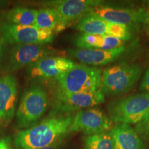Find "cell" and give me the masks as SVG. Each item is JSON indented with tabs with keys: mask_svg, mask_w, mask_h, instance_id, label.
Here are the masks:
<instances>
[{
	"mask_svg": "<svg viewBox=\"0 0 149 149\" xmlns=\"http://www.w3.org/2000/svg\"><path fill=\"white\" fill-rule=\"evenodd\" d=\"M126 51L124 46L113 50L102 49H83L71 48L68 53L72 57L77 59L80 62L88 66H104L113 62L120 57Z\"/></svg>",
	"mask_w": 149,
	"mask_h": 149,
	"instance_id": "5bb4252c",
	"label": "cell"
},
{
	"mask_svg": "<svg viewBox=\"0 0 149 149\" xmlns=\"http://www.w3.org/2000/svg\"><path fill=\"white\" fill-rule=\"evenodd\" d=\"M146 23V27H147V31H148L149 33V17L148 18H147V19L146 20V22H145Z\"/></svg>",
	"mask_w": 149,
	"mask_h": 149,
	"instance_id": "83f0119b",
	"label": "cell"
},
{
	"mask_svg": "<svg viewBox=\"0 0 149 149\" xmlns=\"http://www.w3.org/2000/svg\"><path fill=\"white\" fill-rule=\"evenodd\" d=\"M101 3V1L95 0H64L49 1L48 4L53 6L52 7L59 12L61 24L58 32H60L72 22L79 20Z\"/></svg>",
	"mask_w": 149,
	"mask_h": 149,
	"instance_id": "8fae6325",
	"label": "cell"
},
{
	"mask_svg": "<svg viewBox=\"0 0 149 149\" xmlns=\"http://www.w3.org/2000/svg\"><path fill=\"white\" fill-rule=\"evenodd\" d=\"M72 120L71 114L53 115L32 127L19 131L15 136V146L17 149L50 146L69 132Z\"/></svg>",
	"mask_w": 149,
	"mask_h": 149,
	"instance_id": "6da1fadb",
	"label": "cell"
},
{
	"mask_svg": "<svg viewBox=\"0 0 149 149\" xmlns=\"http://www.w3.org/2000/svg\"><path fill=\"white\" fill-rule=\"evenodd\" d=\"M55 51L46 45L16 44L11 48L7 70L13 72L34 64L40 59L51 57Z\"/></svg>",
	"mask_w": 149,
	"mask_h": 149,
	"instance_id": "30bf717a",
	"label": "cell"
},
{
	"mask_svg": "<svg viewBox=\"0 0 149 149\" xmlns=\"http://www.w3.org/2000/svg\"><path fill=\"white\" fill-rule=\"evenodd\" d=\"M64 138V137H63ZM63 138L59 139L56 142L53 143V144L50 145V146H45V147H41V148H29V149H60L62 145Z\"/></svg>",
	"mask_w": 149,
	"mask_h": 149,
	"instance_id": "4316f807",
	"label": "cell"
},
{
	"mask_svg": "<svg viewBox=\"0 0 149 149\" xmlns=\"http://www.w3.org/2000/svg\"><path fill=\"white\" fill-rule=\"evenodd\" d=\"M108 24L109 22H106L91 11L88 14L78 20L75 25V29L81 33L105 35L107 33Z\"/></svg>",
	"mask_w": 149,
	"mask_h": 149,
	"instance_id": "2e32d148",
	"label": "cell"
},
{
	"mask_svg": "<svg viewBox=\"0 0 149 149\" xmlns=\"http://www.w3.org/2000/svg\"><path fill=\"white\" fill-rule=\"evenodd\" d=\"M139 88L141 91H143V93H149V67L146 71L145 72L144 77L141 80Z\"/></svg>",
	"mask_w": 149,
	"mask_h": 149,
	"instance_id": "cb8c5ba5",
	"label": "cell"
},
{
	"mask_svg": "<svg viewBox=\"0 0 149 149\" xmlns=\"http://www.w3.org/2000/svg\"><path fill=\"white\" fill-rule=\"evenodd\" d=\"M113 149H145L138 134L130 125L117 124L110 131Z\"/></svg>",
	"mask_w": 149,
	"mask_h": 149,
	"instance_id": "9a60e30c",
	"label": "cell"
},
{
	"mask_svg": "<svg viewBox=\"0 0 149 149\" xmlns=\"http://www.w3.org/2000/svg\"><path fill=\"white\" fill-rule=\"evenodd\" d=\"M7 43L6 41L5 40V39L1 36L0 37V64H1V60H2L3 55H4L6 48L7 46Z\"/></svg>",
	"mask_w": 149,
	"mask_h": 149,
	"instance_id": "484cf974",
	"label": "cell"
},
{
	"mask_svg": "<svg viewBox=\"0 0 149 149\" xmlns=\"http://www.w3.org/2000/svg\"><path fill=\"white\" fill-rule=\"evenodd\" d=\"M110 119L117 124H139L149 110V93H141L120 98L107 107Z\"/></svg>",
	"mask_w": 149,
	"mask_h": 149,
	"instance_id": "5b68a950",
	"label": "cell"
},
{
	"mask_svg": "<svg viewBox=\"0 0 149 149\" xmlns=\"http://www.w3.org/2000/svg\"><path fill=\"white\" fill-rule=\"evenodd\" d=\"M38 10L25 7H15L5 15L7 23L24 26H35Z\"/></svg>",
	"mask_w": 149,
	"mask_h": 149,
	"instance_id": "e0dca14e",
	"label": "cell"
},
{
	"mask_svg": "<svg viewBox=\"0 0 149 149\" xmlns=\"http://www.w3.org/2000/svg\"><path fill=\"white\" fill-rule=\"evenodd\" d=\"M49 99L45 89L33 85L22 94L16 111V123L19 128L26 129L35 126L45 113Z\"/></svg>",
	"mask_w": 149,
	"mask_h": 149,
	"instance_id": "7a4b0ae2",
	"label": "cell"
},
{
	"mask_svg": "<svg viewBox=\"0 0 149 149\" xmlns=\"http://www.w3.org/2000/svg\"><path fill=\"white\" fill-rule=\"evenodd\" d=\"M0 33L7 43L15 44L46 45L53 42L55 32L35 26H24L6 23L0 26Z\"/></svg>",
	"mask_w": 149,
	"mask_h": 149,
	"instance_id": "52a82bcc",
	"label": "cell"
},
{
	"mask_svg": "<svg viewBox=\"0 0 149 149\" xmlns=\"http://www.w3.org/2000/svg\"><path fill=\"white\" fill-rule=\"evenodd\" d=\"M137 130L145 137L149 139V110L144 118L137 126Z\"/></svg>",
	"mask_w": 149,
	"mask_h": 149,
	"instance_id": "603a6c76",
	"label": "cell"
},
{
	"mask_svg": "<svg viewBox=\"0 0 149 149\" xmlns=\"http://www.w3.org/2000/svg\"><path fill=\"white\" fill-rule=\"evenodd\" d=\"M18 95L17 80L13 75L0 77V123L8 124L15 113Z\"/></svg>",
	"mask_w": 149,
	"mask_h": 149,
	"instance_id": "4fadbf2b",
	"label": "cell"
},
{
	"mask_svg": "<svg viewBox=\"0 0 149 149\" xmlns=\"http://www.w3.org/2000/svg\"></svg>",
	"mask_w": 149,
	"mask_h": 149,
	"instance_id": "f546056e",
	"label": "cell"
},
{
	"mask_svg": "<svg viewBox=\"0 0 149 149\" xmlns=\"http://www.w3.org/2000/svg\"><path fill=\"white\" fill-rule=\"evenodd\" d=\"M104 102L105 95L101 88L94 91L72 94L56 92L51 115H56L59 113L69 115L74 111L95 107Z\"/></svg>",
	"mask_w": 149,
	"mask_h": 149,
	"instance_id": "8992f818",
	"label": "cell"
},
{
	"mask_svg": "<svg viewBox=\"0 0 149 149\" xmlns=\"http://www.w3.org/2000/svg\"><path fill=\"white\" fill-rule=\"evenodd\" d=\"M103 35L81 33L75 37L74 45L83 49H101Z\"/></svg>",
	"mask_w": 149,
	"mask_h": 149,
	"instance_id": "ffe728a7",
	"label": "cell"
},
{
	"mask_svg": "<svg viewBox=\"0 0 149 149\" xmlns=\"http://www.w3.org/2000/svg\"><path fill=\"white\" fill-rule=\"evenodd\" d=\"M102 73L101 69L97 67L77 64L56 79L57 92L72 94L98 90L101 88Z\"/></svg>",
	"mask_w": 149,
	"mask_h": 149,
	"instance_id": "3957f363",
	"label": "cell"
},
{
	"mask_svg": "<svg viewBox=\"0 0 149 149\" xmlns=\"http://www.w3.org/2000/svg\"><path fill=\"white\" fill-rule=\"evenodd\" d=\"M61 24L60 15L55 8H42L37 12L35 26L39 29L58 32Z\"/></svg>",
	"mask_w": 149,
	"mask_h": 149,
	"instance_id": "ac0fdd59",
	"label": "cell"
},
{
	"mask_svg": "<svg viewBox=\"0 0 149 149\" xmlns=\"http://www.w3.org/2000/svg\"><path fill=\"white\" fill-rule=\"evenodd\" d=\"M107 35L120 39V40L127 41L132 37L131 29L130 26L126 25L109 22Z\"/></svg>",
	"mask_w": 149,
	"mask_h": 149,
	"instance_id": "44dd1931",
	"label": "cell"
},
{
	"mask_svg": "<svg viewBox=\"0 0 149 149\" xmlns=\"http://www.w3.org/2000/svg\"><path fill=\"white\" fill-rule=\"evenodd\" d=\"M6 3V2L4 1H1V0H0V6H3V4H5Z\"/></svg>",
	"mask_w": 149,
	"mask_h": 149,
	"instance_id": "f1b7e54d",
	"label": "cell"
},
{
	"mask_svg": "<svg viewBox=\"0 0 149 149\" xmlns=\"http://www.w3.org/2000/svg\"><path fill=\"white\" fill-rule=\"evenodd\" d=\"M85 149H113L110 132L87 136L84 139Z\"/></svg>",
	"mask_w": 149,
	"mask_h": 149,
	"instance_id": "d6986e66",
	"label": "cell"
},
{
	"mask_svg": "<svg viewBox=\"0 0 149 149\" xmlns=\"http://www.w3.org/2000/svg\"><path fill=\"white\" fill-rule=\"evenodd\" d=\"M0 149H13L9 137H0Z\"/></svg>",
	"mask_w": 149,
	"mask_h": 149,
	"instance_id": "d4e9b609",
	"label": "cell"
},
{
	"mask_svg": "<svg viewBox=\"0 0 149 149\" xmlns=\"http://www.w3.org/2000/svg\"><path fill=\"white\" fill-rule=\"evenodd\" d=\"M126 41L120 40L116 37L110 36V35H103L102 44L101 46L102 50H113L124 46Z\"/></svg>",
	"mask_w": 149,
	"mask_h": 149,
	"instance_id": "7402d4cb",
	"label": "cell"
},
{
	"mask_svg": "<svg viewBox=\"0 0 149 149\" xmlns=\"http://www.w3.org/2000/svg\"><path fill=\"white\" fill-rule=\"evenodd\" d=\"M109 23L122 24L128 26L146 22L149 14L142 9L114 8L99 6L91 11Z\"/></svg>",
	"mask_w": 149,
	"mask_h": 149,
	"instance_id": "7c38bea8",
	"label": "cell"
},
{
	"mask_svg": "<svg viewBox=\"0 0 149 149\" xmlns=\"http://www.w3.org/2000/svg\"><path fill=\"white\" fill-rule=\"evenodd\" d=\"M113 128V122L98 108L77 111L73 117L69 132H81L90 136L107 133Z\"/></svg>",
	"mask_w": 149,
	"mask_h": 149,
	"instance_id": "ba28073f",
	"label": "cell"
},
{
	"mask_svg": "<svg viewBox=\"0 0 149 149\" xmlns=\"http://www.w3.org/2000/svg\"><path fill=\"white\" fill-rule=\"evenodd\" d=\"M76 64L74 61L66 57L51 56L30 65L27 67L26 74L30 80H56L61 74L72 69Z\"/></svg>",
	"mask_w": 149,
	"mask_h": 149,
	"instance_id": "9c48e42d",
	"label": "cell"
},
{
	"mask_svg": "<svg viewBox=\"0 0 149 149\" xmlns=\"http://www.w3.org/2000/svg\"><path fill=\"white\" fill-rule=\"evenodd\" d=\"M138 65L123 62L106 68L102 72L101 89L108 95H120L128 93L141 77Z\"/></svg>",
	"mask_w": 149,
	"mask_h": 149,
	"instance_id": "277c9868",
	"label": "cell"
}]
</instances>
